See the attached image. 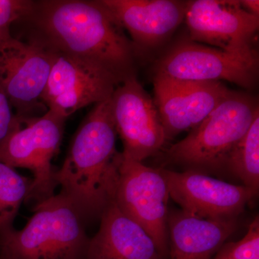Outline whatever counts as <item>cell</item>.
Wrapping results in <instances>:
<instances>
[{"label": "cell", "mask_w": 259, "mask_h": 259, "mask_svg": "<svg viewBox=\"0 0 259 259\" xmlns=\"http://www.w3.org/2000/svg\"><path fill=\"white\" fill-rule=\"evenodd\" d=\"M51 63L50 51L19 40L11 30L0 32V89L23 123L48 111L42 95Z\"/></svg>", "instance_id": "obj_6"}, {"label": "cell", "mask_w": 259, "mask_h": 259, "mask_svg": "<svg viewBox=\"0 0 259 259\" xmlns=\"http://www.w3.org/2000/svg\"><path fill=\"white\" fill-rule=\"evenodd\" d=\"M8 97L0 89V145L23 126Z\"/></svg>", "instance_id": "obj_21"}, {"label": "cell", "mask_w": 259, "mask_h": 259, "mask_svg": "<svg viewBox=\"0 0 259 259\" xmlns=\"http://www.w3.org/2000/svg\"><path fill=\"white\" fill-rule=\"evenodd\" d=\"M258 115L255 98L232 91L187 137L171 146L168 160L202 172L222 168L228 153Z\"/></svg>", "instance_id": "obj_4"}, {"label": "cell", "mask_w": 259, "mask_h": 259, "mask_svg": "<svg viewBox=\"0 0 259 259\" xmlns=\"http://www.w3.org/2000/svg\"><path fill=\"white\" fill-rule=\"evenodd\" d=\"M169 192L161 168L126 158L121 161L114 202L127 217L147 232L158 251L168 258L167 228Z\"/></svg>", "instance_id": "obj_7"}, {"label": "cell", "mask_w": 259, "mask_h": 259, "mask_svg": "<svg viewBox=\"0 0 259 259\" xmlns=\"http://www.w3.org/2000/svg\"><path fill=\"white\" fill-rule=\"evenodd\" d=\"M34 1L30 0H0V32L10 30L30 13Z\"/></svg>", "instance_id": "obj_20"}, {"label": "cell", "mask_w": 259, "mask_h": 259, "mask_svg": "<svg viewBox=\"0 0 259 259\" xmlns=\"http://www.w3.org/2000/svg\"><path fill=\"white\" fill-rule=\"evenodd\" d=\"M100 217V229L90 240L85 259H168L158 251L147 232L114 201Z\"/></svg>", "instance_id": "obj_15"}, {"label": "cell", "mask_w": 259, "mask_h": 259, "mask_svg": "<svg viewBox=\"0 0 259 259\" xmlns=\"http://www.w3.org/2000/svg\"><path fill=\"white\" fill-rule=\"evenodd\" d=\"M185 20L192 41L238 55L258 54L253 42L259 17L245 11L240 1H188Z\"/></svg>", "instance_id": "obj_10"}, {"label": "cell", "mask_w": 259, "mask_h": 259, "mask_svg": "<svg viewBox=\"0 0 259 259\" xmlns=\"http://www.w3.org/2000/svg\"><path fill=\"white\" fill-rule=\"evenodd\" d=\"M237 226V218L204 219L182 209L168 212V259H212Z\"/></svg>", "instance_id": "obj_16"}, {"label": "cell", "mask_w": 259, "mask_h": 259, "mask_svg": "<svg viewBox=\"0 0 259 259\" xmlns=\"http://www.w3.org/2000/svg\"><path fill=\"white\" fill-rule=\"evenodd\" d=\"M258 72V54L238 55L191 40L175 44L156 66V74L172 79L228 81L246 89L255 86Z\"/></svg>", "instance_id": "obj_8"}, {"label": "cell", "mask_w": 259, "mask_h": 259, "mask_svg": "<svg viewBox=\"0 0 259 259\" xmlns=\"http://www.w3.org/2000/svg\"><path fill=\"white\" fill-rule=\"evenodd\" d=\"M212 259H259V218L253 220L240 241L224 243Z\"/></svg>", "instance_id": "obj_19"}, {"label": "cell", "mask_w": 259, "mask_h": 259, "mask_svg": "<svg viewBox=\"0 0 259 259\" xmlns=\"http://www.w3.org/2000/svg\"><path fill=\"white\" fill-rule=\"evenodd\" d=\"M20 22L30 29L28 41L97 65L121 83L136 75L134 44L99 0L34 1Z\"/></svg>", "instance_id": "obj_1"}, {"label": "cell", "mask_w": 259, "mask_h": 259, "mask_svg": "<svg viewBox=\"0 0 259 259\" xmlns=\"http://www.w3.org/2000/svg\"><path fill=\"white\" fill-rule=\"evenodd\" d=\"M111 97L96 104L84 117L71 139L62 166L55 172L61 192L85 219L100 217L115 199L121 153L115 147L117 134Z\"/></svg>", "instance_id": "obj_2"}, {"label": "cell", "mask_w": 259, "mask_h": 259, "mask_svg": "<svg viewBox=\"0 0 259 259\" xmlns=\"http://www.w3.org/2000/svg\"><path fill=\"white\" fill-rule=\"evenodd\" d=\"M241 6L250 14L259 17V2L258 0H243L240 1Z\"/></svg>", "instance_id": "obj_22"}, {"label": "cell", "mask_w": 259, "mask_h": 259, "mask_svg": "<svg viewBox=\"0 0 259 259\" xmlns=\"http://www.w3.org/2000/svg\"><path fill=\"white\" fill-rule=\"evenodd\" d=\"M155 105L167 140L193 129L231 93L221 81H197L155 75Z\"/></svg>", "instance_id": "obj_13"}, {"label": "cell", "mask_w": 259, "mask_h": 259, "mask_svg": "<svg viewBox=\"0 0 259 259\" xmlns=\"http://www.w3.org/2000/svg\"><path fill=\"white\" fill-rule=\"evenodd\" d=\"M66 119L55 112L28 119L0 145V162L33 174L26 202L36 204L54 195L57 186L51 161L59 151Z\"/></svg>", "instance_id": "obj_5"}, {"label": "cell", "mask_w": 259, "mask_h": 259, "mask_svg": "<svg viewBox=\"0 0 259 259\" xmlns=\"http://www.w3.org/2000/svg\"><path fill=\"white\" fill-rule=\"evenodd\" d=\"M132 37L135 49H153L166 41L185 20L187 2L99 0Z\"/></svg>", "instance_id": "obj_14"}, {"label": "cell", "mask_w": 259, "mask_h": 259, "mask_svg": "<svg viewBox=\"0 0 259 259\" xmlns=\"http://www.w3.org/2000/svg\"><path fill=\"white\" fill-rule=\"evenodd\" d=\"M239 178L245 187L258 194L259 187V115L245 136L232 148L223 166Z\"/></svg>", "instance_id": "obj_17"}, {"label": "cell", "mask_w": 259, "mask_h": 259, "mask_svg": "<svg viewBox=\"0 0 259 259\" xmlns=\"http://www.w3.org/2000/svg\"><path fill=\"white\" fill-rule=\"evenodd\" d=\"M170 197L182 210L204 219L237 218L256 194L244 185L217 180L204 172L161 168Z\"/></svg>", "instance_id": "obj_12"}, {"label": "cell", "mask_w": 259, "mask_h": 259, "mask_svg": "<svg viewBox=\"0 0 259 259\" xmlns=\"http://www.w3.org/2000/svg\"><path fill=\"white\" fill-rule=\"evenodd\" d=\"M111 102L125 157L142 162L163 148L167 138L157 108L136 75L115 88Z\"/></svg>", "instance_id": "obj_11"}, {"label": "cell", "mask_w": 259, "mask_h": 259, "mask_svg": "<svg viewBox=\"0 0 259 259\" xmlns=\"http://www.w3.org/2000/svg\"><path fill=\"white\" fill-rule=\"evenodd\" d=\"M47 51H50L52 63L42 102L48 110L66 119L80 109L110 98L121 83L97 65L64 53Z\"/></svg>", "instance_id": "obj_9"}, {"label": "cell", "mask_w": 259, "mask_h": 259, "mask_svg": "<svg viewBox=\"0 0 259 259\" xmlns=\"http://www.w3.org/2000/svg\"><path fill=\"white\" fill-rule=\"evenodd\" d=\"M23 229L0 234V259H85V218L69 197L54 194L34 207Z\"/></svg>", "instance_id": "obj_3"}, {"label": "cell", "mask_w": 259, "mask_h": 259, "mask_svg": "<svg viewBox=\"0 0 259 259\" xmlns=\"http://www.w3.org/2000/svg\"><path fill=\"white\" fill-rule=\"evenodd\" d=\"M32 183V179L22 176L0 162V234L14 228L15 218L28 199Z\"/></svg>", "instance_id": "obj_18"}]
</instances>
